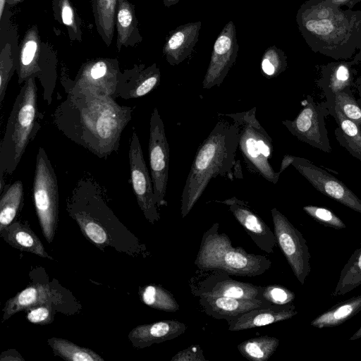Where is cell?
Here are the masks:
<instances>
[{
  "label": "cell",
  "mask_w": 361,
  "mask_h": 361,
  "mask_svg": "<svg viewBox=\"0 0 361 361\" xmlns=\"http://www.w3.org/2000/svg\"><path fill=\"white\" fill-rule=\"evenodd\" d=\"M66 93V98L51 114L55 127L100 159L118 152L133 108L121 105L109 96Z\"/></svg>",
  "instance_id": "cell-1"
},
{
  "label": "cell",
  "mask_w": 361,
  "mask_h": 361,
  "mask_svg": "<svg viewBox=\"0 0 361 361\" xmlns=\"http://www.w3.org/2000/svg\"><path fill=\"white\" fill-rule=\"evenodd\" d=\"M296 23L314 52L361 63V11L343 10L329 0H307L298 10Z\"/></svg>",
  "instance_id": "cell-2"
},
{
  "label": "cell",
  "mask_w": 361,
  "mask_h": 361,
  "mask_svg": "<svg viewBox=\"0 0 361 361\" xmlns=\"http://www.w3.org/2000/svg\"><path fill=\"white\" fill-rule=\"evenodd\" d=\"M238 142L236 123L218 121L197 149L189 171L181 196L183 218L190 213L212 178L221 176L233 180Z\"/></svg>",
  "instance_id": "cell-3"
},
{
  "label": "cell",
  "mask_w": 361,
  "mask_h": 361,
  "mask_svg": "<svg viewBox=\"0 0 361 361\" xmlns=\"http://www.w3.org/2000/svg\"><path fill=\"white\" fill-rule=\"evenodd\" d=\"M37 92L35 78H30L23 84L13 103L0 145V192L5 186L4 176L16 171L41 128Z\"/></svg>",
  "instance_id": "cell-4"
},
{
  "label": "cell",
  "mask_w": 361,
  "mask_h": 361,
  "mask_svg": "<svg viewBox=\"0 0 361 361\" xmlns=\"http://www.w3.org/2000/svg\"><path fill=\"white\" fill-rule=\"evenodd\" d=\"M214 223L202 235L194 264L200 269H220L231 275L255 277L269 269L271 261L264 255L233 247L230 238L219 233Z\"/></svg>",
  "instance_id": "cell-5"
},
{
  "label": "cell",
  "mask_w": 361,
  "mask_h": 361,
  "mask_svg": "<svg viewBox=\"0 0 361 361\" xmlns=\"http://www.w3.org/2000/svg\"><path fill=\"white\" fill-rule=\"evenodd\" d=\"M257 108L234 114H225L236 123L239 130L238 147L247 169L276 184L280 176L269 163L274 148L272 139L256 117Z\"/></svg>",
  "instance_id": "cell-6"
},
{
  "label": "cell",
  "mask_w": 361,
  "mask_h": 361,
  "mask_svg": "<svg viewBox=\"0 0 361 361\" xmlns=\"http://www.w3.org/2000/svg\"><path fill=\"white\" fill-rule=\"evenodd\" d=\"M32 195L43 235L51 243L58 222L59 188L54 169L42 147L38 149L36 156Z\"/></svg>",
  "instance_id": "cell-7"
},
{
  "label": "cell",
  "mask_w": 361,
  "mask_h": 361,
  "mask_svg": "<svg viewBox=\"0 0 361 361\" xmlns=\"http://www.w3.org/2000/svg\"><path fill=\"white\" fill-rule=\"evenodd\" d=\"M121 73L117 59L99 58L83 63L73 81L65 78L61 84L65 92L109 96L116 99Z\"/></svg>",
  "instance_id": "cell-8"
},
{
  "label": "cell",
  "mask_w": 361,
  "mask_h": 361,
  "mask_svg": "<svg viewBox=\"0 0 361 361\" xmlns=\"http://www.w3.org/2000/svg\"><path fill=\"white\" fill-rule=\"evenodd\" d=\"M220 269H200L188 281L191 293L195 297H227L264 300L263 286L233 279Z\"/></svg>",
  "instance_id": "cell-9"
},
{
  "label": "cell",
  "mask_w": 361,
  "mask_h": 361,
  "mask_svg": "<svg viewBox=\"0 0 361 361\" xmlns=\"http://www.w3.org/2000/svg\"><path fill=\"white\" fill-rule=\"evenodd\" d=\"M40 36L36 25L30 27L21 42L16 71L18 83L23 84L30 78H37L43 88V99L47 105L52 102L56 77L42 63L41 60Z\"/></svg>",
  "instance_id": "cell-10"
},
{
  "label": "cell",
  "mask_w": 361,
  "mask_h": 361,
  "mask_svg": "<svg viewBox=\"0 0 361 361\" xmlns=\"http://www.w3.org/2000/svg\"><path fill=\"white\" fill-rule=\"evenodd\" d=\"M271 214L276 242L295 276L303 285L311 270L307 241L300 231L276 208H272Z\"/></svg>",
  "instance_id": "cell-11"
},
{
  "label": "cell",
  "mask_w": 361,
  "mask_h": 361,
  "mask_svg": "<svg viewBox=\"0 0 361 361\" xmlns=\"http://www.w3.org/2000/svg\"><path fill=\"white\" fill-rule=\"evenodd\" d=\"M304 107L292 121L284 120L282 124L298 140L309 145L330 152L328 131L325 126V117L330 115L326 102H316L310 95L302 102Z\"/></svg>",
  "instance_id": "cell-12"
},
{
  "label": "cell",
  "mask_w": 361,
  "mask_h": 361,
  "mask_svg": "<svg viewBox=\"0 0 361 361\" xmlns=\"http://www.w3.org/2000/svg\"><path fill=\"white\" fill-rule=\"evenodd\" d=\"M150 175L157 207L167 205L165 200L169 162V147L164 125L157 108L149 120L148 145Z\"/></svg>",
  "instance_id": "cell-13"
},
{
  "label": "cell",
  "mask_w": 361,
  "mask_h": 361,
  "mask_svg": "<svg viewBox=\"0 0 361 361\" xmlns=\"http://www.w3.org/2000/svg\"><path fill=\"white\" fill-rule=\"evenodd\" d=\"M130 182L138 205L152 224L160 219L155 200L153 183L149 176L139 140L133 130L128 150Z\"/></svg>",
  "instance_id": "cell-14"
},
{
  "label": "cell",
  "mask_w": 361,
  "mask_h": 361,
  "mask_svg": "<svg viewBox=\"0 0 361 361\" xmlns=\"http://www.w3.org/2000/svg\"><path fill=\"white\" fill-rule=\"evenodd\" d=\"M293 166L318 191L361 214V200L345 183L310 160L295 157Z\"/></svg>",
  "instance_id": "cell-15"
},
{
  "label": "cell",
  "mask_w": 361,
  "mask_h": 361,
  "mask_svg": "<svg viewBox=\"0 0 361 361\" xmlns=\"http://www.w3.org/2000/svg\"><path fill=\"white\" fill-rule=\"evenodd\" d=\"M238 49L235 26L230 20L214 42L210 61L202 81L204 89L221 85L235 62Z\"/></svg>",
  "instance_id": "cell-16"
},
{
  "label": "cell",
  "mask_w": 361,
  "mask_h": 361,
  "mask_svg": "<svg viewBox=\"0 0 361 361\" xmlns=\"http://www.w3.org/2000/svg\"><path fill=\"white\" fill-rule=\"evenodd\" d=\"M216 202L228 207L235 219L260 250L267 254L274 253V249L277 243L274 232L249 205L235 196Z\"/></svg>",
  "instance_id": "cell-17"
},
{
  "label": "cell",
  "mask_w": 361,
  "mask_h": 361,
  "mask_svg": "<svg viewBox=\"0 0 361 361\" xmlns=\"http://www.w3.org/2000/svg\"><path fill=\"white\" fill-rule=\"evenodd\" d=\"M357 63L351 60H338L320 66V77L317 86L323 91L326 104L330 115L335 107V95L348 88L356 86L355 76L357 73L354 66Z\"/></svg>",
  "instance_id": "cell-18"
},
{
  "label": "cell",
  "mask_w": 361,
  "mask_h": 361,
  "mask_svg": "<svg viewBox=\"0 0 361 361\" xmlns=\"http://www.w3.org/2000/svg\"><path fill=\"white\" fill-rule=\"evenodd\" d=\"M161 81V71L157 63L146 67L135 65L132 69L121 73L116 89V98L123 99L142 97L154 89Z\"/></svg>",
  "instance_id": "cell-19"
},
{
  "label": "cell",
  "mask_w": 361,
  "mask_h": 361,
  "mask_svg": "<svg viewBox=\"0 0 361 361\" xmlns=\"http://www.w3.org/2000/svg\"><path fill=\"white\" fill-rule=\"evenodd\" d=\"M198 303L207 315L227 322L252 309L273 305L265 300L227 297H199Z\"/></svg>",
  "instance_id": "cell-20"
},
{
  "label": "cell",
  "mask_w": 361,
  "mask_h": 361,
  "mask_svg": "<svg viewBox=\"0 0 361 361\" xmlns=\"http://www.w3.org/2000/svg\"><path fill=\"white\" fill-rule=\"evenodd\" d=\"M201 26V21L188 23L169 32L162 52L170 65H178L190 56L198 41Z\"/></svg>",
  "instance_id": "cell-21"
},
{
  "label": "cell",
  "mask_w": 361,
  "mask_h": 361,
  "mask_svg": "<svg viewBox=\"0 0 361 361\" xmlns=\"http://www.w3.org/2000/svg\"><path fill=\"white\" fill-rule=\"evenodd\" d=\"M298 314L295 306L292 303L283 305L273 304L270 306L252 309L238 318L228 322L231 331H238L290 319Z\"/></svg>",
  "instance_id": "cell-22"
},
{
  "label": "cell",
  "mask_w": 361,
  "mask_h": 361,
  "mask_svg": "<svg viewBox=\"0 0 361 361\" xmlns=\"http://www.w3.org/2000/svg\"><path fill=\"white\" fill-rule=\"evenodd\" d=\"M187 326L177 320H162L135 327L128 335L133 345L145 348L174 339L185 333Z\"/></svg>",
  "instance_id": "cell-23"
},
{
  "label": "cell",
  "mask_w": 361,
  "mask_h": 361,
  "mask_svg": "<svg viewBox=\"0 0 361 361\" xmlns=\"http://www.w3.org/2000/svg\"><path fill=\"white\" fill-rule=\"evenodd\" d=\"M115 27L117 30L116 47L135 46L142 39L137 27L135 6L128 0H118Z\"/></svg>",
  "instance_id": "cell-24"
},
{
  "label": "cell",
  "mask_w": 361,
  "mask_h": 361,
  "mask_svg": "<svg viewBox=\"0 0 361 361\" xmlns=\"http://www.w3.org/2000/svg\"><path fill=\"white\" fill-rule=\"evenodd\" d=\"M54 297L50 288L42 284L30 286L8 300L3 309V321L15 313L42 305H47Z\"/></svg>",
  "instance_id": "cell-25"
},
{
  "label": "cell",
  "mask_w": 361,
  "mask_h": 361,
  "mask_svg": "<svg viewBox=\"0 0 361 361\" xmlns=\"http://www.w3.org/2000/svg\"><path fill=\"white\" fill-rule=\"evenodd\" d=\"M331 116L338 125L334 130L337 141L353 157L361 161V126L348 118L336 105Z\"/></svg>",
  "instance_id": "cell-26"
},
{
  "label": "cell",
  "mask_w": 361,
  "mask_h": 361,
  "mask_svg": "<svg viewBox=\"0 0 361 361\" xmlns=\"http://www.w3.org/2000/svg\"><path fill=\"white\" fill-rule=\"evenodd\" d=\"M361 311V295L340 302L314 318L310 325L317 329L342 324Z\"/></svg>",
  "instance_id": "cell-27"
},
{
  "label": "cell",
  "mask_w": 361,
  "mask_h": 361,
  "mask_svg": "<svg viewBox=\"0 0 361 361\" xmlns=\"http://www.w3.org/2000/svg\"><path fill=\"white\" fill-rule=\"evenodd\" d=\"M2 232L5 233V240L13 247L42 257L52 259L45 251L40 240L29 226L16 221L1 233Z\"/></svg>",
  "instance_id": "cell-28"
},
{
  "label": "cell",
  "mask_w": 361,
  "mask_h": 361,
  "mask_svg": "<svg viewBox=\"0 0 361 361\" xmlns=\"http://www.w3.org/2000/svg\"><path fill=\"white\" fill-rule=\"evenodd\" d=\"M23 202V185L21 180L5 185L1 192L0 199V231L8 226L18 211Z\"/></svg>",
  "instance_id": "cell-29"
},
{
  "label": "cell",
  "mask_w": 361,
  "mask_h": 361,
  "mask_svg": "<svg viewBox=\"0 0 361 361\" xmlns=\"http://www.w3.org/2000/svg\"><path fill=\"white\" fill-rule=\"evenodd\" d=\"M118 0H93L92 11L97 30L106 45L111 44Z\"/></svg>",
  "instance_id": "cell-30"
},
{
  "label": "cell",
  "mask_w": 361,
  "mask_h": 361,
  "mask_svg": "<svg viewBox=\"0 0 361 361\" xmlns=\"http://www.w3.org/2000/svg\"><path fill=\"white\" fill-rule=\"evenodd\" d=\"M279 345V339L262 336L245 340L237 346L239 353L250 361H267Z\"/></svg>",
  "instance_id": "cell-31"
},
{
  "label": "cell",
  "mask_w": 361,
  "mask_h": 361,
  "mask_svg": "<svg viewBox=\"0 0 361 361\" xmlns=\"http://www.w3.org/2000/svg\"><path fill=\"white\" fill-rule=\"evenodd\" d=\"M361 285V247L355 250L342 269L332 292L334 297L343 295Z\"/></svg>",
  "instance_id": "cell-32"
},
{
  "label": "cell",
  "mask_w": 361,
  "mask_h": 361,
  "mask_svg": "<svg viewBox=\"0 0 361 361\" xmlns=\"http://www.w3.org/2000/svg\"><path fill=\"white\" fill-rule=\"evenodd\" d=\"M49 345L54 353L69 361H103L104 359L90 349L82 348L63 339L51 338L48 340Z\"/></svg>",
  "instance_id": "cell-33"
},
{
  "label": "cell",
  "mask_w": 361,
  "mask_h": 361,
  "mask_svg": "<svg viewBox=\"0 0 361 361\" xmlns=\"http://www.w3.org/2000/svg\"><path fill=\"white\" fill-rule=\"evenodd\" d=\"M141 298L147 306L161 311L174 312L180 306L173 295L159 285H148L141 293Z\"/></svg>",
  "instance_id": "cell-34"
},
{
  "label": "cell",
  "mask_w": 361,
  "mask_h": 361,
  "mask_svg": "<svg viewBox=\"0 0 361 361\" xmlns=\"http://www.w3.org/2000/svg\"><path fill=\"white\" fill-rule=\"evenodd\" d=\"M287 66V56L282 49L272 45L264 51L261 59V71L266 78L277 77L286 71Z\"/></svg>",
  "instance_id": "cell-35"
},
{
  "label": "cell",
  "mask_w": 361,
  "mask_h": 361,
  "mask_svg": "<svg viewBox=\"0 0 361 361\" xmlns=\"http://www.w3.org/2000/svg\"><path fill=\"white\" fill-rule=\"evenodd\" d=\"M54 9L61 23L68 28L71 39L80 40L82 32L79 18L70 0H55Z\"/></svg>",
  "instance_id": "cell-36"
},
{
  "label": "cell",
  "mask_w": 361,
  "mask_h": 361,
  "mask_svg": "<svg viewBox=\"0 0 361 361\" xmlns=\"http://www.w3.org/2000/svg\"><path fill=\"white\" fill-rule=\"evenodd\" d=\"M335 105L339 107L348 118L361 126V106L353 97L351 88L336 94Z\"/></svg>",
  "instance_id": "cell-37"
},
{
  "label": "cell",
  "mask_w": 361,
  "mask_h": 361,
  "mask_svg": "<svg viewBox=\"0 0 361 361\" xmlns=\"http://www.w3.org/2000/svg\"><path fill=\"white\" fill-rule=\"evenodd\" d=\"M14 70L16 71V65L11 45L7 43L1 49L0 54V104L4 99L8 84Z\"/></svg>",
  "instance_id": "cell-38"
},
{
  "label": "cell",
  "mask_w": 361,
  "mask_h": 361,
  "mask_svg": "<svg viewBox=\"0 0 361 361\" xmlns=\"http://www.w3.org/2000/svg\"><path fill=\"white\" fill-rule=\"evenodd\" d=\"M302 209L309 216L326 226L336 229L345 228L343 221L329 209L313 205L305 206Z\"/></svg>",
  "instance_id": "cell-39"
},
{
  "label": "cell",
  "mask_w": 361,
  "mask_h": 361,
  "mask_svg": "<svg viewBox=\"0 0 361 361\" xmlns=\"http://www.w3.org/2000/svg\"><path fill=\"white\" fill-rule=\"evenodd\" d=\"M262 295L267 301L276 305L290 303L295 298L293 291L280 285L263 286Z\"/></svg>",
  "instance_id": "cell-40"
},
{
  "label": "cell",
  "mask_w": 361,
  "mask_h": 361,
  "mask_svg": "<svg viewBox=\"0 0 361 361\" xmlns=\"http://www.w3.org/2000/svg\"><path fill=\"white\" fill-rule=\"evenodd\" d=\"M203 350L198 345H191L178 352L171 361H205Z\"/></svg>",
  "instance_id": "cell-41"
},
{
  "label": "cell",
  "mask_w": 361,
  "mask_h": 361,
  "mask_svg": "<svg viewBox=\"0 0 361 361\" xmlns=\"http://www.w3.org/2000/svg\"><path fill=\"white\" fill-rule=\"evenodd\" d=\"M50 307L48 305H42L30 310L27 319L34 324H44L50 321Z\"/></svg>",
  "instance_id": "cell-42"
},
{
  "label": "cell",
  "mask_w": 361,
  "mask_h": 361,
  "mask_svg": "<svg viewBox=\"0 0 361 361\" xmlns=\"http://www.w3.org/2000/svg\"><path fill=\"white\" fill-rule=\"evenodd\" d=\"M333 4L341 7L343 6H347L349 9L353 8L355 4L361 0H329Z\"/></svg>",
  "instance_id": "cell-43"
},
{
  "label": "cell",
  "mask_w": 361,
  "mask_h": 361,
  "mask_svg": "<svg viewBox=\"0 0 361 361\" xmlns=\"http://www.w3.org/2000/svg\"><path fill=\"white\" fill-rule=\"evenodd\" d=\"M295 156L286 154L283 156L280 166L279 173H281L288 166L292 164Z\"/></svg>",
  "instance_id": "cell-44"
},
{
  "label": "cell",
  "mask_w": 361,
  "mask_h": 361,
  "mask_svg": "<svg viewBox=\"0 0 361 361\" xmlns=\"http://www.w3.org/2000/svg\"><path fill=\"white\" fill-rule=\"evenodd\" d=\"M233 175H234V178H243L240 163L238 161H235V164L234 166Z\"/></svg>",
  "instance_id": "cell-45"
},
{
  "label": "cell",
  "mask_w": 361,
  "mask_h": 361,
  "mask_svg": "<svg viewBox=\"0 0 361 361\" xmlns=\"http://www.w3.org/2000/svg\"><path fill=\"white\" fill-rule=\"evenodd\" d=\"M355 82H356V87L357 89V91H358V93H359V96L360 97L358 99H357V103L360 104V106H361V82L360 80L357 78V80H355Z\"/></svg>",
  "instance_id": "cell-46"
},
{
  "label": "cell",
  "mask_w": 361,
  "mask_h": 361,
  "mask_svg": "<svg viewBox=\"0 0 361 361\" xmlns=\"http://www.w3.org/2000/svg\"><path fill=\"white\" fill-rule=\"evenodd\" d=\"M180 0H163V3L166 7L169 8L176 4Z\"/></svg>",
  "instance_id": "cell-47"
},
{
  "label": "cell",
  "mask_w": 361,
  "mask_h": 361,
  "mask_svg": "<svg viewBox=\"0 0 361 361\" xmlns=\"http://www.w3.org/2000/svg\"><path fill=\"white\" fill-rule=\"evenodd\" d=\"M361 338V326L358 330L349 338L350 341H355Z\"/></svg>",
  "instance_id": "cell-48"
},
{
  "label": "cell",
  "mask_w": 361,
  "mask_h": 361,
  "mask_svg": "<svg viewBox=\"0 0 361 361\" xmlns=\"http://www.w3.org/2000/svg\"><path fill=\"white\" fill-rule=\"evenodd\" d=\"M6 4V0H0V19L2 18Z\"/></svg>",
  "instance_id": "cell-49"
},
{
  "label": "cell",
  "mask_w": 361,
  "mask_h": 361,
  "mask_svg": "<svg viewBox=\"0 0 361 361\" xmlns=\"http://www.w3.org/2000/svg\"><path fill=\"white\" fill-rule=\"evenodd\" d=\"M23 0H6V4L8 6H13L21 2Z\"/></svg>",
  "instance_id": "cell-50"
},
{
  "label": "cell",
  "mask_w": 361,
  "mask_h": 361,
  "mask_svg": "<svg viewBox=\"0 0 361 361\" xmlns=\"http://www.w3.org/2000/svg\"><path fill=\"white\" fill-rule=\"evenodd\" d=\"M357 78H358V79L360 80V82H361V75H360V77H358Z\"/></svg>",
  "instance_id": "cell-51"
}]
</instances>
